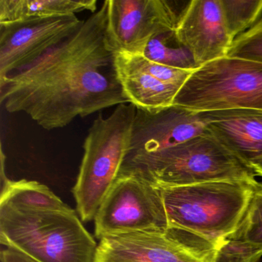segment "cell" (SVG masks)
Returning <instances> with one entry per match:
<instances>
[{
    "label": "cell",
    "mask_w": 262,
    "mask_h": 262,
    "mask_svg": "<svg viewBox=\"0 0 262 262\" xmlns=\"http://www.w3.org/2000/svg\"><path fill=\"white\" fill-rule=\"evenodd\" d=\"M206 132L198 113L179 105L155 112L137 110L126 158L159 152Z\"/></svg>",
    "instance_id": "cell-11"
},
{
    "label": "cell",
    "mask_w": 262,
    "mask_h": 262,
    "mask_svg": "<svg viewBox=\"0 0 262 262\" xmlns=\"http://www.w3.org/2000/svg\"><path fill=\"white\" fill-rule=\"evenodd\" d=\"M251 168L255 173L256 176L262 177V156L251 165Z\"/></svg>",
    "instance_id": "cell-22"
},
{
    "label": "cell",
    "mask_w": 262,
    "mask_h": 262,
    "mask_svg": "<svg viewBox=\"0 0 262 262\" xmlns=\"http://www.w3.org/2000/svg\"><path fill=\"white\" fill-rule=\"evenodd\" d=\"M121 171L139 174L158 188L257 182L254 171L208 132L159 152L126 158Z\"/></svg>",
    "instance_id": "cell-4"
},
{
    "label": "cell",
    "mask_w": 262,
    "mask_h": 262,
    "mask_svg": "<svg viewBox=\"0 0 262 262\" xmlns=\"http://www.w3.org/2000/svg\"><path fill=\"white\" fill-rule=\"evenodd\" d=\"M254 184L222 181L159 188L168 230L195 248L214 252L242 222Z\"/></svg>",
    "instance_id": "cell-3"
},
{
    "label": "cell",
    "mask_w": 262,
    "mask_h": 262,
    "mask_svg": "<svg viewBox=\"0 0 262 262\" xmlns=\"http://www.w3.org/2000/svg\"><path fill=\"white\" fill-rule=\"evenodd\" d=\"M148 60L167 67L194 71L199 68L191 53L178 41L176 30L153 36L142 55Z\"/></svg>",
    "instance_id": "cell-17"
},
{
    "label": "cell",
    "mask_w": 262,
    "mask_h": 262,
    "mask_svg": "<svg viewBox=\"0 0 262 262\" xmlns=\"http://www.w3.org/2000/svg\"><path fill=\"white\" fill-rule=\"evenodd\" d=\"M227 56L262 63V18L233 41Z\"/></svg>",
    "instance_id": "cell-19"
},
{
    "label": "cell",
    "mask_w": 262,
    "mask_h": 262,
    "mask_svg": "<svg viewBox=\"0 0 262 262\" xmlns=\"http://www.w3.org/2000/svg\"><path fill=\"white\" fill-rule=\"evenodd\" d=\"M106 37L116 53L142 56L150 39L176 30L191 1L106 0Z\"/></svg>",
    "instance_id": "cell-8"
},
{
    "label": "cell",
    "mask_w": 262,
    "mask_h": 262,
    "mask_svg": "<svg viewBox=\"0 0 262 262\" xmlns=\"http://www.w3.org/2000/svg\"><path fill=\"white\" fill-rule=\"evenodd\" d=\"M97 238L145 231H167L161 191L139 174L119 173L95 217Z\"/></svg>",
    "instance_id": "cell-7"
},
{
    "label": "cell",
    "mask_w": 262,
    "mask_h": 262,
    "mask_svg": "<svg viewBox=\"0 0 262 262\" xmlns=\"http://www.w3.org/2000/svg\"><path fill=\"white\" fill-rule=\"evenodd\" d=\"M82 23L68 15L0 24V79L39 59Z\"/></svg>",
    "instance_id": "cell-9"
},
{
    "label": "cell",
    "mask_w": 262,
    "mask_h": 262,
    "mask_svg": "<svg viewBox=\"0 0 262 262\" xmlns=\"http://www.w3.org/2000/svg\"><path fill=\"white\" fill-rule=\"evenodd\" d=\"M107 1L67 39L0 79V102L47 130L104 108L129 103L106 37Z\"/></svg>",
    "instance_id": "cell-1"
},
{
    "label": "cell",
    "mask_w": 262,
    "mask_h": 262,
    "mask_svg": "<svg viewBox=\"0 0 262 262\" xmlns=\"http://www.w3.org/2000/svg\"><path fill=\"white\" fill-rule=\"evenodd\" d=\"M137 108L122 104L108 117L93 122L84 142V155L73 192L83 222L94 220L101 204L119 177L128 154Z\"/></svg>",
    "instance_id": "cell-5"
},
{
    "label": "cell",
    "mask_w": 262,
    "mask_h": 262,
    "mask_svg": "<svg viewBox=\"0 0 262 262\" xmlns=\"http://www.w3.org/2000/svg\"><path fill=\"white\" fill-rule=\"evenodd\" d=\"M205 129L251 168L262 156V111L228 110L198 113Z\"/></svg>",
    "instance_id": "cell-13"
},
{
    "label": "cell",
    "mask_w": 262,
    "mask_h": 262,
    "mask_svg": "<svg viewBox=\"0 0 262 262\" xmlns=\"http://www.w3.org/2000/svg\"><path fill=\"white\" fill-rule=\"evenodd\" d=\"M95 262H214L171 231H145L101 239Z\"/></svg>",
    "instance_id": "cell-10"
},
{
    "label": "cell",
    "mask_w": 262,
    "mask_h": 262,
    "mask_svg": "<svg viewBox=\"0 0 262 262\" xmlns=\"http://www.w3.org/2000/svg\"><path fill=\"white\" fill-rule=\"evenodd\" d=\"M255 262L262 257V183L253 185L245 215L234 233L228 237ZM226 239V240H227Z\"/></svg>",
    "instance_id": "cell-16"
},
{
    "label": "cell",
    "mask_w": 262,
    "mask_h": 262,
    "mask_svg": "<svg viewBox=\"0 0 262 262\" xmlns=\"http://www.w3.org/2000/svg\"><path fill=\"white\" fill-rule=\"evenodd\" d=\"M1 178L3 245L36 262H95L97 243L73 208L39 182Z\"/></svg>",
    "instance_id": "cell-2"
},
{
    "label": "cell",
    "mask_w": 262,
    "mask_h": 262,
    "mask_svg": "<svg viewBox=\"0 0 262 262\" xmlns=\"http://www.w3.org/2000/svg\"><path fill=\"white\" fill-rule=\"evenodd\" d=\"M173 105L194 113L262 111V63L225 56L192 72Z\"/></svg>",
    "instance_id": "cell-6"
},
{
    "label": "cell",
    "mask_w": 262,
    "mask_h": 262,
    "mask_svg": "<svg viewBox=\"0 0 262 262\" xmlns=\"http://www.w3.org/2000/svg\"><path fill=\"white\" fill-rule=\"evenodd\" d=\"M96 0H0V24L38 18L95 13Z\"/></svg>",
    "instance_id": "cell-15"
},
{
    "label": "cell",
    "mask_w": 262,
    "mask_h": 262,
    "mask_svg": "<svg viewBox=\"0 0 262 262\" xmlns=\"http://www.w3.org/2000/svg\"><path fill=\"white\" fill-rule=\"evenodd\" d=\"M176 36L199 67L226 56L233 42L225 27L221 0H192Z\"/></svg>",
    "instance_id": "cell-12"
},
{
    "label": "cell",
    "mask_w": 262,
    "mask_h": 262,
    "mask_svg": "<svg viewBox=\"0 0 262 262\" xmlns=\"http://www.w3.org/2000/svg\"><path fill=\"white\" fill-rule=\"evenodd\" d=\"M222 14L230 37L234 41L258 22L262 0H221Z\"/></svg>",
    "instance_id": "cell-18"
},
{
    "label": "cell",
    "mask_w": 262,
    "mask_h": 262,
    "mask_svg": "<svg viewBox=\"0 0 262 262\" xmlns=\"http://www.w3.org/2000/svg\"><path fill=\"white\" fill-rule=\"evenodd\" d=\"M1 262H36L28 256L10 248L1 251Z\"/></svg>",
    "instance_id": "cell-21"
},
{
    "label": "cell",
    "mask_w": 262,
    "mask_h": 262,
    "mask_svg": "<svg viewBox=\"0 0 262 262\" xmlns=\"http://www.w3.org/2000/svg\"><path fill=\"white\" fill-rule=\"evenodd\" d=\"M115 64L122 90L137 110L155 112L173 105L181 88L153 77L138 67L128 53H116Z\"/></svg>",
    "instance_id": "cell-14"
},
{
    "label": "cell",
    "mask_w": 262,
    "mask_h": 262,
    "mask_svg": "<svg viewBox=\"0 0 262 262\" xmlns=\"http://www.w3.org/2000/svg\"><path fill=\"white\" fill-rule=\"evenodd\" d=\"M129 55L133 62L138 67L159 80L169 85H176L179 88L183 86L184 84L188 80L193 72L162 65V64L148 60L143 56Z\"/></svg>",
    "instance_id": "cell-20"
}]
</instances>
